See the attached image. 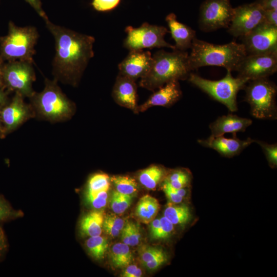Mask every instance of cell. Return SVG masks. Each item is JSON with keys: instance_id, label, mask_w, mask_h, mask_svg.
<instances>
[{"instance_id": "obj_21", "label": "cell", "mask_w": 277, "mask_h": 277, "mask_svg": "<svg viewBox=\"0 0 277 277\" xmlns=\"http://www.w3.org/2000/svg\"><path fill=\"white\" fill-rule=\"evenodd\" d=\"M104 217L101 211L94 210L85 215L80 221V230L83 234L91 236L100 235L102 232Z\"/></svg>"}, {"instance_id": "obj_4", "label": "cell", "mask_w": 277, "mask_h": 277, "mask_svg": "<svg viewBox=\"0 0 277 277\" xmlns=\"http://www.w3.org/2000/svg\"><path fill=\"white\" fill-rule=\"evenodd\" d=\"M8 33L0 37V60L24 61L33 63L35 46L39 34L33 26L18 27L10 22Z\"/></svg>"}, {"instance_id": "obj_8", "label": "cell", "mask_w": 277, "mask_h": 277, "mask_svg": "<svg viewBox=\"0 0 277 277\" xmlns=\"http://www.w3.org/2000/svg\"><path fill=\"white\" fill-rule=\"evenodd\" d=\"M34 101L41 112L51 119L68 117L72 112L71 102L62 93L55 81H46L42 92L35 95Z\"/></svg>"}, {"instance_id": "obj_17", "label": "cell", "mask_w": 277, "mask_h": 277, "mask_svg": "<svg viewBox=\"0 0 277 277\" xmlns=\"http://www.w3.org/2000/svg\"><path fill=\"white\" fill-rule=\"evenodd\" d=\"M112 96L117 104L136 112L137 106L135 80L119 73L113 86Z\"/></svg>"}, {"instance_id": "obj_5", "label": "cell", "mask_w": 277, "mask_h": 277, "mask_svg": "<svg viewBox=\"0 0 277 277\" xmlns=\"http://www.w3.org/2000/svg\"><path fill=\"white\" fill-rule=\"evenodd\" d=\"M188 79L213 99L224 105L231 112L238 110L237 94L249 82L246 78L233 77L229 70H227L223 78L217 81L207 80L193 73H190Z\"/></svg>"}, {"instance_id": "obj_45", "label": "cell", "mask_w": 277, "mask_h": 277, "mask_svg": "<svg viewBox=\"0 0 277 277\" xmlns=\"http://www.w3.org/2000/svg\"><path fill=\"white\" fill-rule=\"evenodd\" d=\"M160 220L156 219L152 220L150 225V234L153 239H157L160 229Z\"/></svg>"}, {"instance_id": "obj_46", "label": "cell", "mask_w": 277, "mask_h": 277, "mask_svg": "<svg viewBox=\"0 0 277 277\" xmlns=\"http://www.w3.org/2000/svg\"><path fill=\"white\" fill-rule=\"evenodd\" d=\"M7 247L6 239L3 230L0 227V253L5 251Z\"/></svg>"}, {"instance_id": "obj_18", "label": "cell", "mask_w": 277, "mask_h": 277, "mask_svg": "<svg viewBox=\"0 0 277 277\" xmlns=\"http://www.w3.org/2000/svg\"><path fill=\"white\" fill-rule=\"evenodd\" d=\"M252 123L251 119L240 117L236 115L228 114L219 117L209 125L211 137L223 135L226 133L235 134L244 132Z\"/></svg>"}, {"instance_id": "obj_10", "label": "cell", "mask_w": 277, "mask_h": 277, "mask_svg": "<svg viewBox=\"0 0 277 277\" xmlns=\"http://www.w3.org/2000/svg\"><path fill=\"white\" fill-rule=\"evenodd\" d=\"M33 63L24 61H11L3 63L2 78L11 89L22 95L33 94L32 82L35 80Z\"/></svg>"}, {"instance_id": "obj_7", "label": "cell", "mask_w": 277, "mask_h": 277, "mask_svg": "<svg viewBox=\"0 0 277 277\" xmlns=\"http://www.w3.org/2000/svg\"><path fill=\"white\" fill-rule=\"evenodd\" d=\"M125 31L127 36L124 42V46L130 51L162 47L175 50L174 45L165 40V36L169 31L164 26L150 25L145 22L138 28L127 26Z\"/></svg>"}, {"instance_id": "obj_16", "label": "cell", "mask_w": 277, "mask_h": 277, "mask_svg": "<svg viewBox=\"0 0 277 277\" xmlns=\"http://www.w3.org/2000/svg\"><path fill=\"white\" fill-rule=\"evenodd\" d=\"M182 94L179 81H171L159 88L145 103L137 106L136 112H144L153 106L170 107L180 99Z\"/></svg>"}, {"instance_id": "obj_24", "label": "cell", "mask_w": 277, "mask_h": 277, "mask_svg": "<svg viewBox=\"0 0 277 277\" xmlns=\"http://www.w3.org/2000/svg\"><path fill=\"white\" fill-rule=\"evenodd\" d=\"M111 259L116 268H123L129 265L132 260V254L129 245L123 243L113 245L111 250Z\"/></svg>"}, {"instance_id": "obj_15", "label": "cell", "mask_w": 277, "mask_h": 277, "mask_svg": "<svg viewBox=\"0 0 277 277\" xmlns=\"http://www.w3.org/2000/svg\"><path fill=\"white\" fill-rule=\"evenodd\" d=\"M202 146L216 151L221 155L231 157L239 154L246 148L255 142V140L248 137L240 140L233 134L232 138H227L223 135L211 137L204 140H198Z\"/></svg>"}, {"instance_id": "obj_9", "label": "cell", "mask_w": 277, "mask_h": 277, "mask_svg": "<svg viewBox=\"0 0 277 277\" xmlns=\"http://www.w3.org/2000/svg\"><path fill=\"white\" fill-rule=\"evenodd\" d=\"M233 14L230 0H205L200 7L199 28L204 32H211L228 28Z\"/></svg>"}, {"instance_id": "obj_22", "label": "cell", "mask_w": 277, "mask_h": 277, "mask_svg": "<svg viewBox=\"0 0 277 277\" xmlns=\"http://www.w3.org/2000/svg\"><path fill=\"white\" fill-rule=\"evenodd\" d=\"M159 208L158 201L153 196L146 194L138 202L135 214L142 221L149 222L154 219Z\"/></svg>"}, {"instance_id": "obj_40", "label": "cell", "mask_w": 277, "mask_h": 277, "mask_svg": "<svg viewBox=\"0 0 277 277\" xmlns=\"http://www.w3.org/2000/svg\"><path fill=\"white\" fill-rule=\"evenodd\" d=\"M142 274V270L135 265H129L121 274L123 277H140Z\"/></svg>"}, {"instance_id": "obj_28", "label": "cell", "mask_w": 277, "mask_h": 277, "mask_svg": "<svg viewBox=\"0 0 277 277\" xmlns=\"http://www.w3.org/2000/svg\"><path fill=\"white\" fill-rule=\"evenodd\" d=\"M121 231L122 240L124 243L134 246L140 243L141 233L138 224L127 222Z\"/></svg>"}, {"instance_id": "obj_27", "label": "cell", "mask_w": 277, "mask_h": 277, "mask_svg": "<svg viewBox=\"0 0 277 277\" xmlns=\"http://www.w3.org/2000/svg\"><path fill=\"white\" fill-rule=\"evenodd\" d=\"M110 181L114 184L117 192L132 196L137 191V184L135 180L127 176H113Z\"/></svg>"}, {"instance_id": "obj_39", "label": "cell", "mask_w": 277, "mask_h": 277, "mask_svg": "<svg viewBox=\"0 0 277 277\" xmlns=\"http://www.w3.org/2000/svg\"><path fill=\"white\" fill-rule=\"evenodd\" d=\"M162 189L168 199L172 203L179 204L183 200V197L179 195L175 192L172 190L168 185L165 182L162 186Z\"/></svg>"}, {"instance_id": "obj_32", "label": "cell", "mask_w": 277, "mask_h": 277, "mask_svg": "<svg viewBox=\"0 0 277 277\" xmlns=\"http://www.w3.org/2000/svg\"><path fill=\"white\" fill-rule=\"evenodd\" d=\"M132 196L122 194L116 190L112 193L111 207L113 211L117 214L123 213L130 205Z\"/></svg>"}, {"instance_id": "obj_44", "label": "cell", "mask_w": 277, "mask_h": 277, "mask_svg": "<svg viewBox=\"0 0 277 277\" xmlns=\"http://www.w3.org/2000/svg\"><path fill=\"white\" fill-rule=\"evenodd\" d=\"M264 23L277 27V10L264 11Z\"/></svg>"}, {"instance_id": "obj_41", "label": "cell", "mask_w": 277, "mask_h": 277, "mask_svg": "<svg viewBox=\"0 0 277 277\" xmlns=\"http://www.w3.org/2000/svg\"><path fill=\"white\" fill-rule=\"evenodd\" d=\"M28 3L37 13V14L44 19H48L46 13L42 8L41 0H25Z\"/></svg>"}, {"instance_id": "obj_2", "label": "cell", "mask_w": 277, "mask_h": 277, "mask_svg": "<svg viewBox=\"0 0 277 277\" xmlns=\"http://www.w3.org/2000/svg\"><path fill=\"white\" fill-rule=\"evenodd\" d=\"M186 51L159 50L152 56L148 73L141 78L140 86L154 91L172 81L185 80L192 71Z\"/></svg>"}, {"instance_id": "obj_38", "label": "cell", "mask_w": 277, "mask_h": 277, "mask_svg": "<svg viewBox=\"0 0 277 277\" xmlns=\"http://www.w3.org/2000/svg\"><path fill=\"white\" fill-rule=\"evenodd\" d=\"M15 214L8 203L0 197V222L13 217Z\"/></svg>"}, {"instance_id": "obj_31", "label": "cell", "mask_w": 277, "mask_h": 277, "mask_svg": "<svg viewBox=\"0 0 277 277\" xmlns=\"http://www.w3.org/2000/svg\"><path fill=\"white\" fill-rule=\"evenodd\" d=\"M110 186V177L103 173H96L90 177L86 191L96 192L108 190Z\"/></svg>"}, {"instance_id": "obj_25", "label": "cell", "mask_w": 277, "mask_h": 277, "mask_svg": "<svg viewBox=\"0 0 277 277\" xmlns=\"http://www.w3.org/2000/svg\"><path fill=\"white\" fill-rule=\"evenodd\" d=\"M164 215L173 225L185 224L191 217L189 209L185 205H169L166 208Z\"/></svg>"}, {"instance_id": "obj_23", "label": "cell", "mask_w": 277, "mask_h": 277, "mask_svg": "<svg viewBox=\"0 0 277 277\" xmlns=\"http://www.w3.org/2000/svg\"><path fill=\"white\" fill-rule=\"evenodd\" d=\"M165 175L161 167L153 165L142 170L138 174L140 183L148 189H154Z\"/></svg>"}, {"instance_id": "obj_12", "label": "cell", "mask_w": 277, "mask_h": 277, "mask_svg": "<svg viewBox=\"0 0 277 277\" xmlns=\"http://www.w3.org/2000/svg\"><path fill=\"white\" fill-rule=\"evenodd\" d=\"M264 22V11L254 2L233 8V14L228 27V33L241 37Z\"/></svg>"}, {"instance_id": "obj_33", "label": "cell", "mask_w": 277, "mask_h": 277, "mask_svg": "<svg viewBox=\"0 0 277 277\" xmlns=\"http://www.w3.org/2000/svg\"><path fill=\"white\" fill-rule=\"evenodd\" d=\"M108 190H102L96 192L86 191V198L87 202L92 207L99 209L106 206L108 199Z\"/></svg>"}, {"instance_id": "obj_35", "label": "cell", "mask_w": 277, "mask_h": 277, "mask_svg": "<svg viewBox=\"0 0 277 277\" xmlns=\"http://www.w3.org/2000/svg\"><path fill=\"white\" fill-rule=\"evenodd\" d=\"M262 149L269 163L272 166H276L277 164V144H270L264 141L255 140Z\"/></svg>"}, {"instance_id": "obj_42", "label": "cell", "mask_w": 277, "mask_h": 277, "mask_svg": "<svg viewBox=\"0 0 277 277\" xmlns=\"http://www.w3.org/2000/svg\"><path fill=\"white\" fill-rule=\"evenodd\" d=\"M167 260V257L166 253H165L152 261L146 263L144 265L150 270H154L165 263Z\"/></svg>"}, {"instance_id": "obj_6", "label": "cell", "mask_w": 277, "mask_h": 277, "mask_svg": "<svg viewBox=\"0 0 277 277\" xmlns=\"http://www.w3.org/2000/svg\"><path fill=\"white\" fill-rule=\"evenodd\" d=\"M249 82L244 88L245 98L250 105L251 115L262 120L276 119V85L267 78Z\"/></svg>"}, {"instance_id": "obj_3", "label": "cell", "mask_w": 277, "mask_h": 277, "mask_svg": "<svg viewBox=\"0 0 277 277\" xmlns=\"http://www.w3.org/2000/svg\"><path fill=\"white\" fill-rule=\"evenodd\" d=\"M190 48L188 60L192 71L207 66H220L227 70L236 71L247 55L244 45L235 41L215 45L195 37Z\"/></svg>"}, {"instance_id": "obj_36", "label": "cell", "mask_w": 277, "mask_h": 277, "mask_svg": "<svg viewBox=\"0 0 277 277\" xmlns=\"http://www.w3.org/2000/svg\"><path fill=\"white\" fill-rule=\"evenodd\" d=\"M121 0H92L91 5L98 11H108L115 8Z\"/></svg>"}, {"instance_id": "obj_48", "label": "cell", "mask_w": 277, "mask_h": 277, "mask_svg": "<svg viewBox=\"0 0 277 277\" xmlns=\"http://www.w3.org/2000/svg\"><path fill=\"white\" fill-rule=\"evenodd\" d=\"M3 63H4V62H2L0 60V83H1V78L2 77V67H3Z\"/></svg>"}, {"instance_id": "obj_47", "label": "cell", "mask_w": 277, "mask_h": 277, "mask_svg": "<svg viewBox=\"0 0 277 277\" xmlns=\"http://www.w3.org/2000/svg\"><path fill=\"white\" fill-rule=\"evenodd\" d=\"M5 100V95L4 93L0 91V103H2L4 102Z\"/></svg>"}, {"instance_id": "obj_43", "label": "cell", "mask_w": 277, "mask_h": 277, "mask_svg": "<svg viewBox=\"0 0 277 277\" xmlns=\"http://www.w3.org/2000/svg\"><path fill=\"white\" fill-rule=\"evenodd\" d=\"M254 2L264 11L268 10H277V0H256Z\"/></svg>"}, {"instance_id": "obj_14", "label": "cell", "mask_w": 277, "mask_h": 277, "mask_svg": "<svg viewBox=\"0 0 277 277\" xmlns=\"http://www.w3.org/2000/svg\"><path fill=\"white\" fill-rule=\"evenodd\" d=\"M152 63L151 53L143 50H130L118 65L119 73L136 80L149 72Z\"/></svg>"}, {"instance_id": "obj_19", "label": "cell", "mask_w": 277, "mask_h": 277, "mask_svg": "<svg viewBox=\"0 0 277 277\" xmlns=\"http://www.w3.org/2000/svg\"><path fill=\"white\" fill-rule=\"evenodd\" d=\"M165 20L175 43L174 45L175 50L186 51L190 48L193 39L196 37L195 30L179 22L173 13L168 14Z\"/></svg>"}, {"instance_id": "obj_29", "label": "cell", "mask_w": 277, "mask_h": 277, "mask_svg": "<svg viewBox=\"0 0 277 277\" xmlns=\"http://www.w3.org/2000/svg\"><path fill=\"white\" fill-rule=\"evenodd\" d=\"M190 175L185 170H176L170 173L164 179L171 187L180 189L187 186L190 181Z\"/></svg>"}, {"instance_id": "obj_37", "label": "cell", "mask_w": 277, "mask_h": 277, "mask_svg": "<svg viewBox=\"0 0 277 277\" xmlns=\"http://www.w3.org/2000/svg\"><path fill=\"white\" fill-rule=\"evenodd\" d=\"M160 229L157 239H166L173 230V224L164 216L160 219Z\"/></svg>"}, {"instance_id": "obj_34", "label": "cell", "mask_w": 277, "mask_h": 277, "mask_svg": "<svg viewBox=\"0 0 277 277\" xmlns=\"http://www.w3.org/2000/svg\"><path fill=\"white\" fill-rule=\"evenodd\" d=\"M165 253L161 249L148 246H142L139 249L140 260L143 264L152 261Z\"/></svg>"}, {"instance_id": "obj_11", "label": "cell", "mask_w": 277, "mask_h": 277, "mask_svg": "<svg viewBox=\"0 0 277 277\" xmlns=\"http://www.w3.org/2000/svg\"><path fill=\"white\" fill-rule=\"evenodd\" d=\"M247 54H277V27L263 23L240 37Z\"/></svg>"}, {"instance_id": "obj_26", "label": "cell", "mask_w": 277, "mask_h": 277, "mask_svg": "<svg viewBox=\"0 0 277 277\" xmlns=\"http://www.w3.org/2000/svg\"><path fill=\"white\" fill-rule=\"evenodd\" d=\"M86 246L89 253L100 260L103 258L108 244L107 239L100 235L90 237L86 242Z\"/></svg>"}, {"instance_id": "obj_30", "label": "cell", "mask_w": 277, "mask_h": 277, "mask_svg": "<svg viewBox=\"0 0 277 277\" xmlns=\"http://www.w3.org/2000/svg\"><path fill=\"white\" fill-rule=\"evenodd\" d=\"M125 225L123 219L116 215H108L104 217L103 229L112 237L118 236Z\"/></svg>"}, {"instance_id": "obj_13", "label": "cell", "mask_w": 277, "mask_h": 277, "mask_svg": "<svg viewBox=\"0 0 277 277\" xmlns=\"http://www.w3.org/2000/svg\"><path fill=\"white\" fill-rule=\"evenodd\" d=\"M277 71V54H247L235 71L249 81L267 78Z\"/></svg>"}, {"instance_id": "obj_1", "label": "cell", "mask_w": 277, "mask_h": 277, "mask_svg": "<svg viewBox=\"0 0 277 277\" xmlns=\"http://www.w3.org/2000/svg\"><path fill=\"white\" fill-rule=\"evenodd\" d=\"M55 41V55L52 62L57 77L76 85L94 56V37L81 34L44 20Z\"/></svg>"}, {"instance_id": "obj_20", "label": "cell", "mask_w": 277, "mask_h": 277, "mask_svg": "<svg viewBox=\"0 0 277 277\" xmlns=\"http://www.w3.org/2000/svg\"><path fill=\"white\" fill-rule=\"evenodd\" d=\"M18 93L12 103L6 107L2 112L3 120L9 129L14 128L19 124L27 115V109Z\"/></svg>"}]
</instances>
